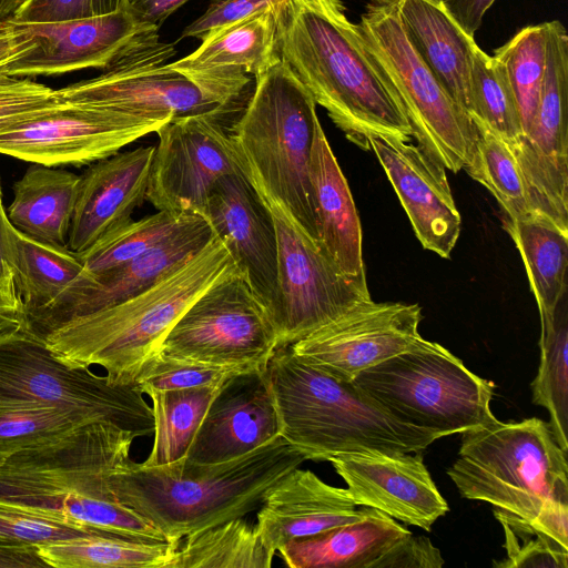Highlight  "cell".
I'll use <instances>...</instances> for the list:
<instances>
[{
  "label": "cell",
  "mask_w": 568,
  "mask_h": 568,
  "mask_svg": "<svg viewBox=\"0 0 568 568\" xmlns=\"http://www.w3.org/2000/svg\"><path fill=\"white\" fill-rule=\"evenodd\" d=\"M214 236L195 216L170 237L128 263L95 275L80 273L49 305L24 316L39 336L75 317L110 307L150 288L197 254Z\"/></svg>",
  "instance_id": "cell-17"
},
{
  "label": "cell",
  "mask_w": 568,
  "mask_h": 568,
  "mask_svg": "<svg viewBox=\"0 0 568 568\" xmlns=\"http://www.w3.org/2000/svg\"><path fill=\"white\" fill-rule=\"evenodd\" d=\"M546 41L545 23L528 26L494 52V57L506 69L518 103L524 133L530 128L541 92Z\"/></svg>",
  "instance_id": "cell-39"
},
{
  "label": "cell",
  "mask_w": 568,
  "mask_h": 568,
  "mask_svg": "<svg viewBox=\"0 0 568 568\" xmlns=\"http://www.w3.org/2000/svg\"><path fill=\"white\" fill-rule=\"evenodd\" d=\"M220 386L145 393L152 403L154 439L144 466L165 465L186 456Z\"/></svg>",
  "instance_id": "cell-35"
},
{
  "label": "cell",
  "mask_w": 568,
  "mask_h": 568,
  "mask_svg": "<svg viewBox=\"0 0 568 568\" xmlns=\"http://www.w3.org/2000/svg\"><path fill=\"white\" fill-rule=\"evenodd\" d=\"M264 200L277 236V292L270 318L278 348L301 341L372 297L366 278L344 274L283 205Z\"/></svg>",
  "instance_id": "cell-11"
},
{
  "label": "cell",
  "mask_w": 568,
  "mask_h": 568,
  "mask_svg": "<svg viewBox=\"0 0 568 568\" xmlns=\"http://www.w3.org/2000/svg\"><path fill=\"white\" fill-rule=\"evenodd\" d=\"M79 183L75 173L34 163L13 185L9 222L36 241L68 245Z\"/></svg>",
  "instance_id": "cell-29"
},
{
  "label": "cell",
  "mask_w": 568,
  "mask_h": 568,
  "mask_svg": "<svg viewBox=\"0 0 568 568\" xmlns=\"http://www.w3.org/2000/svg\"><path fill=\"white\" fill-rule=\"evenodd\" d=\"M48 567L32 545L9 544L0 541V568Z\"/></svg>",
  "instance_id": "cell-52"
},
{
  "label": "cell",
  "mask_w": 568,
  "mask_h": 568,
  "mask_svg": "<svg viewBox=\"0 0 568 568\" xmlns=\"http://www.w3.org/2000/svg\"><path fill=\"white\" fill-rule=\"evenodd\" d=\"M0 199H2L1 178H0Z\"/></svg>",
  "instance_id": "cell-55"
},
{
  "label": "cell",
  "mask_w": 568,
  "mask_h": 568,
  "mask_svg": "<svg viewBox=\"0 0 568 568\" xmlns=\"http://www.w3.org/2000/svg\"><path fill=\"white\" fill-rule=\"evenodd\" d=\"M169 121L64 102L0 133V154L45 166H82L106 159Z\"/></svg>",
  "instance_id": "cell-14"
},
{
  "label": "cell",
  "mask_w": 568,
  "mask_h": 568,
  "mask_svg": "<svg viewBox=\"0 0 568 568\" xmlns=\"http://www.w3.org/2000/svg\"><path fill=\"white\" fill-rule=\"evenodd\" d=\"M179 545L102 530L38 546V552L53 568H171Z\"/></svg>",
  "instance_id": "cell-31"
},
{
  "label": "cell",
  "mask_w": 568,
  "mask_h": 568,
  "mask_svg": "<svg viewBox=\"0 0 568 568\" xmlns=\"http://www.w3.org/2000/svg\"><path fill=\"white\" fill-rule=\"evenodd\" d=\"M241 372L245 371L171 357L160 353L145 364L135 384L143 394L150 390L220 386Z\"/></svg>",
  "instance_id": "cell-42"
},
{
  "label": "cell",
  "mask_w": 568,
  "mask_h": 568,
  "mask_svg": "<svg viewBox=\"0 0 568 568\" xmlns=\"http://www.w3.org/2000/svg\"><path fill=\"white\" fill-rule=\"evenodd\" d=\"M143 395L136 385L114 384L61 359L27 324L0 334V405L52 406L143 437L154 433Z\"/></svg>",
  "instance_id": "cell-9"
},
{
  "label": "cell",
  "mask_w": 568,
  "mask_h": 568,
  "mask_svg": "<svg viewBox=\"0 0 568 568\" xmlns=\"http://www.w3.org/2000/svg\"><path fill=\"white\" fill-rule=\"evenodd\" d=\"M371 149L397 194L425 250L448 258L462 229L445 168L410 140L372 134Z\"/></svg>",
  "instance_id": "cell-21"
},
{
  "label": "cell",
  "mask_w": 568,
  "mask_h": 568,
  "mask_svg": "<svg viewBox=\"0 0 568 568\" xmlns=\"http://www.w3.org/2000/svg\"><path fill=\"white\" fill-rule=\"evenodd\" d=\"M204 219L270 316L277 292V236L266 201L245 174H225L209 194Z\"/></svg>",
  "instance_id": "cell-20"
},
{
  "label": "cell",
  "mask_w": 568,
  "mask_h": 568,
  "mask_svg": "<svg viewBox=\"0 0 568 568\" xmlns=\"http://www.w3.org/2000/svg\"><path fill=\"white\" fill-rule=\"evenodd\" d=\"M505 229L521 256L540 320L547 318L568 292V232L540 217L506 219Z\"/></svg>",
  "instance_id": "cell-32"
},
{
  "label": "cell",
  "mask_w": 568,
  "mask_h": 568,
  "mask_svg": "<svg viewBox=\"0 0 568 568\" xmlns=\"http://www.w3.org/2000/svg\"><path fill=\"white\" fill-rule=\"evenodd\" d=\"M412 532L369 508L358 520L283 545L277 551L290 568H372L397 540Z\"/></svg>",
  "instance_id": "cell-28"
},
{
  "label": "cell",
  "mask_w": 568,
  "mask_h": 568,
  "mask_svg": "<svg viewBox=\"0 0 568 568\" xmlns=\"http://www.w3.org/2000/svg\"><path fill=\"white\" fill-rule=\"evenodd\" d=\"M172 44L159 39L135 49L104 69L101 75L57 90L61 101L90 104L114 111L171 121L220 112L199 88L166 62Z\"/></svg>",
  "instance_id": "cell-15"
},
{
  "label": "cell",
  "mask_w": 568,
  "mask_h": 568,
  "mask_svg": "<svg viewBox=\"0 0 568 568\" xmlns=\"http://www.w3.org/2000/svg\"><path fill=\"white\" fill-rule=\"evenodd\" d=\"M104 529L72 524L0 500V541L41 546L87 537Z\"/></svg>",
  "instance_id": "cell-43"
},
{
  "label": "cell",
  "mask_w": 568,
  "mask_h": 568,
  "mask_svg": "<svg viewBox=\"0 0 568 568\" xmlns=\"http://www.w3.org/2000/svg\"><path fill=\"white\" fill-rule=\"evenodd\" d=\"M310 176L321 246L344 274L366 278L359 216L321 123L313 142Z\"/></svg>",
  "instance_id": "cell-26"
},
{
  "label": "cell",
  "mask_w": 568,
  "mask_h": 568,
  "mask_svg": "<svg viewBox=\"0 0 568 568\" xmlns=\"http://www.w3.org/2000/svg\"><path fill=\"white\" fill-rule=\"evenodd\" d=\"M367 509H356L346 488L296 467L267 491L257 508L255 526L274 556L283 545L356 521Z\"/></svg>",
  "instance_id": "cell-25"
},
{
  "label": "cell",
  "mask_w": 568,
  "mask_h": 568,
  "mask_svg": "<svg viewBox=\"0 0 568 568\" xmlns=\"http://www.w3.org/2000/svg\"><path fill=\"white\" fill-rule=\"evenodd\" d=\"M280 435L306 459L366 450L424 452L437 434L398 419L354 381L307 364L290 346L278 347L264 371Z\"/></svg>",
  "instance_id": "cell-4"
},
{
  "label": "cell",
  "mask_w": 568,
  "mask_h": 568,
  "mask_svg": "<svg viewBox=\"0 0 568 568\" xmlns=\"http://www.w3.org/2000/svg\"><path fill=\"white\" fill-rule=\"evenodd\" d=\"M264 371L237 373L219 387L190 445L189 460L225 462L280 436Z\"/></svg>",
  "instance_id": "cell-23"
},
{
  "label": "cell",
  "mask_w": 568,
  "mask_h": 568,
  "mask_svg": "<svg viewBox=\"0 0 568 568\" xmlns=\"http://www.w3.org/2000/svg\"><path fill=\"white\" fill-rule=\"evenodd\" d=\"M357 28L372 63L403 108L418 145L445 169L454 173L464 169L477 128L410 45L399 21L397 0H368Z\"/></svg>",
  "instance_id": "cell-10"
},
{
  "label": "cell",
  "mask_w": 568,
  "mask_h": 568,
  "mask_svg": "<svg viewBox=\"0 0 568 568\" xmlns=\"http://www.w3.org/2000/svg\"><path fill=\"white\" fill-rule=\"evenodd\" d=\"M93 16H102L125 8V0H91Z\"/></svg>",
  "instance_id": "cell-53"
},
{
  "label": "cell",
  "mask_w": 568,
  "mask_h": 568,
  "mask_svg": "<svg viewBox=\"0 0 568 568\" xmlns=\"http://www.w3.org/2000/svg\"><path fill=\"white\" fill-rule=\"evenodd\" d=\"M459 495L532 520L549 501L568 500L567 452L547 422L498 419L462 433L447 469Z\"/></svg>",
  "instance_id": "cell-7"
},
{
  "label": "cell",
  "mask_w": 568,
  "mask_h": 568,
  "mask_svg": "<svg viewBox=\"0 0 568 568\" xmlns=\"http://www.w3.org/2000/svg\"><path fill=\"white\" fill-rule=\"evenodd\" d=\"M444 564L439 549L429 538L410 534L397 540L372 568H440Z\"/></svg>",
  "instance_id": "cell-46"
},
{
  "label": "cell",
  "mask_w": 568,
  "mask_h": 568,
  "mask_svg": "<svg viewBox=\"0 0 568 568\" xmlns=\"http://www.w3.org/2000/svg\"><path fill=\"white\" fill-rule=\"evenodd\" d=\"M6 212L0 199V221ZM26 324L22 302L18 295L13 274L1 246L0 237V334Z\"/></svg>",
  "instance_id": "cell-48"
},
{
  "label": "cell",
  "mask_w": 568,
  "mask_h": 568,
  "mask_svg": "<svg viewBox=\"0 0 568 568\" xmlns=\"http://www.w3.org/2000/svg\"><path fill=\"white\" fill-rule=\"evenodd\" d=\"M155 146L118 152L80 175L68 247L80 254L110 231L132 220L146 200Z\"/></svg>",
  "instance_id": "cell-24"
},
{
  "label": "cell",
  "mask_w": 568,
  "mask_h": 568,
  "mask_svg": "<svg viewBox=\"0 0 568 568\" xmlns=\"http://www.w3.org/2000/svg\"><path fill=\"white\" fill-rule=\"evenodd\" d=\"M276 348L268 313L236 267L186 308L160 353L250 371L265 369Z\"/></svg>",
  "instance_id": "cell-12"
},
{
  "label": "cell",
  "mask_w": 568,
  "mask_h": 568,
  "mask_svg": "<svg viewBox=\"0 0 568 568\" xmlns=\"http://www.w3.org/2000/svg\"><path fill=\"white\" fill-rule=\"evenodd\" d=\"M220 112L173 119L158 131L146 200L172 214L204 217L215 182L248 170Z\"/></svg>",
  "instance_id": "cell-13"
},
{
  "label": "cell",
  "mask_w": 568,
  "mask_h": 568,
  "mask_svg": "<svg viewBox=\"0 0 568 568\" xmlns=\"http://www.w3.org/2000/svg\"><path fill=\"white\" fill-rule=\"evenodd\" d=\"M59 102L57 90L0 71V133Z\"/></svg>",
  "instance_id": "cell-44"
},
{
  "label": "cell",
  "mask_w": 568,
  "mask_h": 568,
  "mask_svg": "<svg viewBox=\"0 0 568 568\" xmlns=\"http://www.w3.org/2000/svg\"><path fill=\"white\" fill-rule=\"evenodd\" d=\"M540 362L531 383L532 403L547 409L556 442L568 453V292L551 316L540 320Z\"/></svg>",
  "instance_id": "cell-34"
},
{
  "label": "cell",
  "mask_w": 568,
  "mask_h": 568,
  "mask_svg": "<svg viewBox=\"0 0 568 568\" xmlns=\"http://www.w3.org/2000/svg\"><path fill=\"white\" fill-rule=\"evenodd\" d=\"M255 525L234 518L181 539L171 568H271Z\"/></svg>",
  "instance_id": "cell-33"
},
{
  "label": "cell",
  "mask_w": 568,
  "mask_h": 568,
  "mask_svg": "<svg viewBox=\"0 0 568 568\" xmlns=\"http://www.w3.org/2000/svg\"><path fill=\"white\" fill-rule=\"evenodd\" d=\"M410 45L446 92L468 112L471 60L477 47L442 2L397 0Z\"/></svg>",
  "instance_id": "cell-27"
},
{
  "label": "cell",
  "mask_w": 568,
  "mask_h": 568,
  "mask_svg": "<svg viewBox=\"0 0 568 568\" xmlns=\"http://www.w3.org/2000/svg\"><path fill=\"white\" fill-rule=\"evenodd\" d=\"M197 215L158 211L138 221L131 220L78 254L83 264L81 273L95 275L123 265L170 237Z\"/></svg>",
  "instance_id": "cell-38"
},
{
  "label": "cell",
  "mask_w": 568,
  "mask_h": 568,
  "mask_svg": "<svg viewBox=\"0 0 568 568\" xmlns=\"http://www.w3.org/2000/svg\"><path fill=\"white\" fill-rule=\"evenodd\" d=\"M19 26L32 47L2 68L1 72L10 77L104 69L159 39L156 28L138 21L126 8L84 19Z\"/></svg>",
  "instance_id": "cell-18"
},
{
  "label": "cell",
  "mask_w": 568,
  "mask_h": 568,
  "mask_svg": "<svg viewBox=\"0 0 568 568\" xmlns=\"http://www.w3.org/2000/svg\"><path fill=\"white\" fill-rule=\"evenodd\" d=\"M135 438L115 425L91 422L17 452L0 460V500L77 525L169 541L111 489L110 477L130 460Z\"/></svg>",
  "instance_id": "cell-2"
},
{
  "label": "cell",
  "mask_w": 568,
  "mask_h": 568,
  "mask_svg": "<svg viewBox=\"0 0 568 568\" xmlns=\"http://www.w3.org/2000/svg\"><path fill=\"white\" fill-rule=\"evenodd\" d=\"M494 515L504 529L507 550V559L494 562L495 567H568V547L550 538L532 521L497 508Z\"/></svg>",
  "instance_id": "cell-41"
},
{
  "label": "cell",
  "mask_w": 568,
  "mask_h": 568,
  "mask_svg": "<svg viewBox=\"0 0 568 568\" xmlns=\"http://www.w3.org/2000/svg\"><path fill=\"white\" fill-rule=\"evenodd\" d=\"M476 128V141L464 170L495 196L507 220L536 217L527 183L509 144L488 129Z\"/></svg>",
  "instance_id": "cell-36"
},
{
  "label": "cell",
  "mask_w": 568,
  "mask_h": 568,
  "mask_svg": "<svg viewBox=\"0 0 568 568\" xmlns=\"http://www.w3.org/2000/svg\"><path fill=\"white\" fill-rule=\"evenodd\" d=\"M318 123L313 97L278 58L255 78L254 91L231 133L261 196L283 205L320 244L310 176Z\"/></svg>",
  "instance_id": "cell-6"
},
{
  "label": "cell",
  "mask_w": 568,
  "mask_h": 568,
  "mask_svg": "<svg viewBox=\"0 0 568 568\" xmlns=\"http://www.w3.org/2000/svg\"><path fill=\"white\" fill-rule=\"evenodd\" d=\"M280 58L346 138L410 140L409 121L372 63L341 0H285L276 12Z\"/></svg>",
  "instance_id": "cell-1"
},
{
  "label": "cell",
  "mask_w": 568,
  "mask_h": 568,
  "mask_svg": "<svg viewBox=\"0 0 568 568\" xmlns=\"http://www.w3.org/2000/svg\"><path fill=\"white\" fill-rule=\"evenodd\" d=\"M285 0H211L205 12L182 32L202 40L210 32L264 10L276 11Z\"/></svg>",
  "instance_id": "cell-45"
},
{
  "label": "cell",
  "mask_w": 568,
  "mask_h": 568,
  "mask_svg": "<svg viewBox=\"0 0 568 568\" xmlns=\"http://www.w3.org/2000/svg\"><path fill=\"white\" fill-rule=\"evenodd\" d=\"M418 304L362 302L290 345L307 364L338 379L354 381L363 371L408 348L422 336Z\"/></svg>",
  "instance_id": "cell-16"
},
{
  "label": "cell",
  "mask_w": 568,
  "mask_h": 568,
  "mask_svg": "<svg viewBox=\"0 0 568 568\" xmlns=\"http://www.w3.org/2000/svg\"><path fill=\"white\" fill-rule=\"evenodd\" d=\"M26 0H0V21L10 20Z\"/></svg>",
  "instance_id": "cell-54"
},
{
  "label": "cell",
  "mask_w": 568,
  "mask_h": 568,
  "mask_svg": "<svg viewBox=\"0 0 568 568\" xmlns=\"http://www.w3.org/2000/svg\"><path fill=\"white\" fill-rule=\"evenodd\" d=\"M306 457L281 435L239 457L195 463L183 457L160 466L131 459L110 477L120 504L150 521L172 542L257 510L267 491Z\"/></svg>",
  "instance_id": "cell-3"
},
{
  "label": "cell",
  "mask_w": 568,
  "mask_h": 568,
  "mask_svg": "<svg viewBox=\"0 0 568 568\" xmlns=\"http://www.w3.org/2000/svg\"><path fill=\"white\" fill-rule=\"evenodd\" d=\"M494 2L495 0H442L448 14L466 34L473 38Z\"/></svg>",
  "instance_id": "cell-49"
},
{
  "label": "cell",
  "mask_w": 568,
  "mask_h": 568,
  "mask_svg": "<svg viewBox=\"0 0 568 568\" xmlns=\"http://www.w3.org/2000/svg\"><path fill=\"white\" fill-rule=\"evenodd\" d=\"M236 267L214 234L197 254L144 292L68 321L40 337L72 365H99L110 382L136 385L141 371L160 354L186 308Z\"/></svg>",
  "instance_id": "cell-5"
},
{
  "label": "cell",
  "mask_w": 568,
  "mask_h": 568,
  "mask_svg": "<svg viewBox=\"0 0 568 568\" xmlns=\"http://www.w3.org/2000/svg\"><path fill=\"white\" fill-rule=\"evenodd\" d=\"M189 0H125V8L141 23L156 29Z\"/></svg>",
  "instance_id": "cell-50"
},
{
  "label": "cell",
  "mask_w": 568,
  "mask_h": 568,
  "mask_svg": "<svg viewBox=\"0 0 568 568\" xmlns=\"http://www.w3.org/2000/svg\"><path fill=\"white\" fill-rule=\"evenodd\" d=\"M328 462L344 479L356 506L377 509L426 531L448 511L424 464L423 452L366 450L339 454Z\"/></svg>",
  "instance_id": "cell-19"
},
{
  "label": "cell",
  "mask_w": 568,
  "mask_h": 568,
  "mask_svg": "<svg viewBox=\"0 0 568 568\" xmlns=\"http://www.w3.org/2000/svg\"><path fill=\"white\" fill-rule=\"evenodd\" d=\"M433 1H436V2H442V0H433Z\"/></svg>",
  "instance_id": "cell-56"
},
{
  "label": "cell",
  "mask_w": 568,
  "mask_h": 568,
  "mask_svg": "<svg viewBox=\"0 0 568 568\" xmlns=\"http://www.w3.org/2000/svg\"><path fill=\"white\" fill-rule=\"evenodd\" d=\"M87 423L91 422L52 406L0 405V460L57 439Z\"/></svg>",
  "instance_id": "cell-40"
},
{
  "label": "cell",
  "mask_w": 568,
  "mask_h": 568,
  "mask_svg": "<svg viewBox=\"0 0 568 568\" xmlns=\"http://www.w3.org/2000/svg\"><path fill=\"white\" fill-rule=\"evenodd\" d=\"M0 237L24 316L49 305L83 271L79 255L68 245L29 237L9 222L6 212L0 221Z\"/></svg>",
  "instance_id": "cell-30"
},
{
  "label": "cell",
  "mask_w": 568,
  "mask_h": 568,
  "mask_svg": "<svg viewBox=\"0 0 568 568\" xmlns=\"http://www.w3.org/2000/svg\"><path fill=\"white\" fill-rule=\"evenodd\" d=\"M90 17H93L91 0H26L9 21L51 23Z\"/></svg>",
  "instance_id": "cell-47"
},
{
  "label": "cell",
  "mask_w": 568,
  "mask_h": 568,
  "mask_svg": "<svg viewBox=\"0 0 568 568\" xmlns=\"http://www.w3.org/2000/svg\"><path fill=\"white\" fill-rule=\"evenodd\" d=\"M32 47L30 37L19 24L0 21V71L10 61Z\"/></svg>",
  "instance_id": "cell-51"
},
{
  "label": "cell",
  "mask_w": 568,
  "mask_h": 568,
  "mask_svg": "<svg viewBox=\"0 0 568 568\" xmlns=\"http://www.w3.org/2000/svg\"><path fill=\"white\" fill-rule=\"evenodd\" d=\"M354 382L404 423L445 437L489 424L494 384L453 353L420 337L410 348L361 372Z\"/></svg>",
  "instance_id": "cell-8"
},
{
  "label": "cell",
  "mask_w": 568,
  "mask_h": 568,
  "mask_svg": "<svg viewBox=\"0 0 568 568\" xmlns=\"http://www.w3.org/2000/svg\"><path fill=\"white\" fill-rule=\"evenodd\" d=\"M201 41L197 49L169 65L226 113L252 78L280 58L276 11L264 10L234 21Z\"/></svg>",
  "instance_id": "cell-22"
},
{
  "label": "cell",
  "mask_w": 568,
  "mask_h": 568,
  "mask_svg": "<svg viewBox=\"0 0 568 568\" xmlns=\"http://www.w3.org/2000/svg\"><path fill=\"white\" fill-rule=\"evenodd\" d=\"M468 113L476 125L510 142L523 132L518 103L504 64L476 47L470 70Z\"/></svg>",
  "instance_id": "cell-37"
}]
</instances>
